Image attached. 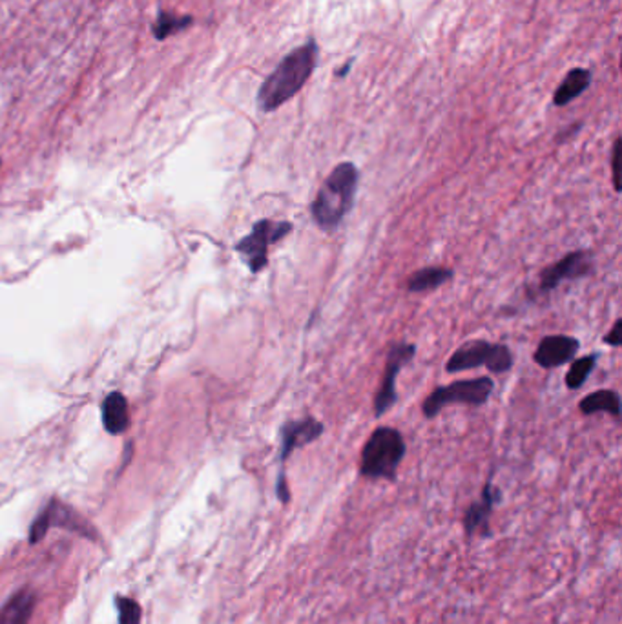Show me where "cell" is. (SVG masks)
Listing matches in <instances>:
<instances>
[{
    "label": "cell",
    "instance_id": "44dd1931",
    "mask_svg": "<svg viewBox=\"0 0 622 624\" xmlns=\"http://www.w3.org/2000/svg\"><path fill=\"white\" fill-rule=\"evenodd\" d=\"M620 331H622V320H617L613 329L604 337V344H607L609 347H618L622 344V338H620Z\"/></svg>",
    "mask_w": 622,
    "mask_h": 624
},
{
    "label": "cell",
    "instance_id": "3957f363",
    "mask_svg": "<svg viewBox=\"0 0 622 624\" xmlns=\"http://www.w3.org/2000/svg\"><path fill=\"white\" fill-rule=\"evenodd\" d=\"M406 457V440L395 428L382 426L373 431L362 449L360 475L369 480H396Z\"/></svg>",
    "mask_w": 622,
    "mask_h": 624
},
{
    "label": "cell",
    "instance_id": "9c48e42d",
    "mask_svg": "<svg viewBox=\"0 0 622 624\" xmlns=\"http://www.w3.org/2000/svg\"><path fill=\"white\" fill-rule=\"evenodd\" d=\"M591 267H593V261L587 252L584 250L569 252L567 256H564L562 259L546 267L540 272L538 288L542 292H551L566 279H578V277L587 276L591 272Z\"/></svg>",
    "mask_w": 622,
    "mask_h": 624
},
{
    "label": "cell",
    "instance_id": "ffe728a7",
    "mask_svg": "<svg viewBox=\"0 0 622 624\" xmlns=\"http://www.w3.org/2000/svg\"><path fill=\"white\" fill-rule=\"evenodd\" d=\"M611 174H613V188L617 194H620V139H617L613 145Z\"/></svg>",
    "mask_w": 622,
    "mask_h": 624
},
{
    "label": "cell",
    "instance_id": "5bb4252c",
    "mask_svg": "<svg viewBox=\"0 0 622 624\" xmlns=\"http://www.w3.org/2000/svg\"><path fill=\"white\" fill-rule=\"evenodd\" d=\"M103 424L105 429L112 435H119L128 429V404L121 393H112L103 402Z\"/></svg>",
    "mask_w": 622,
    "mask_h": 624
},
{
    "label": "cell",
    "instance_id": "d6986e66",
    "mask_svg": "<svg viewBox=\"0 0 622 624\" xmlns=\"http://www.w3.org/2000/svg\"><path fill=\"white\" fill-rule=\"evenodd\" d=\"M117 608H119V624H141V608L135 600L119 597Z\"/></svg>",
    "mask_w": 622,
    "mask_h": 624
},
{
    "label": "cell",
    "instance_id": "7402d4cb",
    "mask_svg": "<svg viewBox=\"0 0 622 624\" xmlns=\"http://www.w3.org/2000/svg\"><path fill=\"white\" fill-rule=\"evenodd\" d=\"M353 63H355V59H351V61H349L346 66H342V68L336 72V77H346V75L349 74V68L353 66Z\"/></svg>",
    "mask_w": 622,
    "mask_h": 624
},
{
    "label": "cell",
    "instance_id": "ba28073f",
    "mask_svg": "<svg viewBox=\"0 0 622 624\" xmlns=\"http://www.w3.org/2000/svg\"><path fill=\"white\" fill-rule=\"evenodd\" d=\"M415 355H416L415 344L398 342V344L391 346L389 355H387V362H386L384 380H382V386L375 397V415L376 417H384L396 404V400H398L396 378H398L400 371L415 358Z\"/></svg>",
    "mask_w": 622,
    "mask_h": 624
},
{
    "label": "cell",
    "instance_id": "30bf717a",
    "mask_svg": "<svg viewBox=\"0 0 622 624\" xmlns=\"http://www.w3.org/2000/svg\"><path fill=\"white\" fill-rule=\"evenodd\" d=\"M500 500H502V493L493 484V478L489 477V480L484 486L480 500L473 502L464 515V531L467 538L478 533L489 535V517Z\"/></svg>",
    "mask_w": 622,
    "mask_h": 624
},
{
    "label": "cell",
    "instance_id": "277c9868",
    "mask_svg": "<svg viewBox=\"0 0 622 624\" xmlns=\"http://www.w3.org/2000/svg\"><path fill=\"white\" fill-rule=\"evenodd\" d=\"M478 367H486L493 375L507 373L513 367V355L504 344L471 340L456 349L446 364L447 373H462Z\"/></svg>",
    "mask_w": 622,
    "mask_h": 624
},
{
    "label": "cell",
    "instance_id": "ac0fdd59",
    "mask_svg": "<svg viewBox=\"0 0 622 624\" xmlns=\"http://www.w3.org/2000/svg\"><path fill=\"white\" fill-rule=\"evenodd\" d=\"M598 355H587L577 362H573V366L569 367L567 375H566V386L571 391H577L584 386V382L589 378V375L593 373L595 366H597Z\"/></svg>",
    "mask_w": 622,
    "mask_h": 624
},
{
    "label": "cell",
    "instance_id": "4fadbf2b",
    "mask_svg": "<svg viewBox=\"0 0 622 624\" xmlns=\"http://www.w3.org/2000/svg\"><path fill=\"white\" fill-rule=\"evenodd\" d=\"M591 85V72L587 68H573L560 83L553 96L555 106H566L577 97H580Z\"/></svg>",
    "mask_w": 622,
    "mask_h": 624
},
{
    "label": "cell",
    "instance_id": "7a4b0ae2",
    "mask_svg": "<svg viewBox=\"0 0 622 624\" xmlns=\"http://www.w3.org/2000/svg\"><path fill=\"white\" fill-rule=\"evenodd\" d=\"M358 183L360 172L356 165L351 161L340 163L327 176L313 205H310V214H313L315 223L324 232H335L342 225L346 216L351 212Z\"/></svg>",
    "mask_w": 622,
    "mask_h": 624
},
{
    "label": "cell",
    "instance_id": "8fae6325",
    "mask_svg": "<svg viewBox=\"0 0 622 624\" xmlns=\"http://www.w3.org/2000/svg\"><path fill=\"white\" fill-rule=\"evenodd\" d=\"M578 340L573 337L564 335H553L542 338L538 344L533 360L542 369H557L567 362L573 360V357L578 353Z\"/></svg>",
    "mask_w": 622,
    "mask_h": 624
},
{
    "label": "cell",
    "instance_id": "5b68a950",
    "mask_svg": "<svg viewBox=\"0 0 622 624\" xmlns=\"http://www.w3.org/2000/svg\"><path fill=\"white\" fill-rule=\"evenodd\" d=\"M495 389V384L489 377H478L471 380H458L444 387H436L424 402L422 411L427 420L435 418L444 408L462 404V406H484L491 393Z\"/></svg>",
    "mask_w": 622,
    "mask_h": 624
},
{
    "label": "cell",
    "instance_id": "8992f818",
    "mask_svg": "<svg viewBox=\"0 0 622 624\" xmlns=\"http://www.w3.org/2000/svg\"><path fill=\"white\" fill-rule=\"evenodd\" d=\"M292 232V223L261 219L254 223L248 236L241 237L236 245L237 254L250 268L252 274L261 272L268 263V247Z\"/></svg>",
    "mask_w": 622,
    "mask_h": 624
},
{
    "label": "cell",
    "instance_id": "7c38bea8",
    "mask_svg": "<svg viewBox=\"0 0 622 624\" xmlns=\"http://www.w3.org/2000/svg\"><path fill=\"white\" fill-rule=\"evenodd\" d=\"M35 608V593L21 589L3 608H0V624H30Z\"/></svg>",
    "mask_w": 622,
    "mask_h": 624
},
{
    "label": "cell",
    "instance_id": "2e32d148",
    "mask_svg": "<svg viewBox=\"0 0 622 624\" xmlns=\"http://www.w3.org/2000/svg\"><path fill=\"white\" fill-rule=\"evenodd\" d=\"M578 409L582 411V415L607 413L613 418H620V397L617 391L600 389L584 397Z\"/></svg>",
    "mask_w": 622,
    "mask_h": 624
},
{
    "label": "cell",
    "instance_id": "9a60e30c",
    "mask_svg": "<svg viewBox=\"0 0 622 624\" xmlns=\"http://www.w3.org/2000/svg\"><path fill=\"white\" fill-rule=\"evenodd\" d=\"M449 279H453V270L447 267H426L422 270H416L409 276L406 281V287L409 292H427L435 290L442 285H446Z\"/></svg>",
    "mask_w": 622,
    "mask_h": 624
},
{
    "label": "cell",
    "instance_id": "6da1fadb",
    "mask_svg": "<svg viewBox=\"0 0 622 624\" xmlns=\"http://www.w3.org/2000/svg\"><path fill=\"white\" fill-rule=\"evenodd\" d=\"M318 63V43L310 39L286 54L257 92V106L270 114L296 97L313 75Z\"/></svg>",
    "mask_w": 622,
    "mask_h": 624
},
{
    "label": "cell",
    "instance_id": "52a82bcc",
    "mask_svg": "<svg viewBox=\"0 0 622 624\" xmlns=\"http://www.w3.org/2000/svg\"><path fill=\"white\" fill-rule=\"evenodd\" d=\"M324 431H326L324 424L313 417H306L301 420H288L283 424L281 446H279L281 468H279L277 480H276V495L283 504H286L290 500L288 486H286V475H285V462L290 458V455L296 449L305 448L308 444H313L315 440H318L324 435Z\"/></svg>",
    "mask_w": 622,
    "mask_h": 624
},
{
    "label": "cell",
    "instance_id": "e0dca14e",
    "mask_svg": "<svg viewBox=\"0 0 622 624\" xmlns=\"http://www.w3.org/2000/svg\"><path fill=\"white\" fill-rule=\"evenodd\" d=\"M194 25L192 15H177L172 12H161L152 26V34L157 41H166L177 34L186 32Z\"/></svg>",
    "mask_w": 622,
    "mask_h": 624
}]
</instances>
